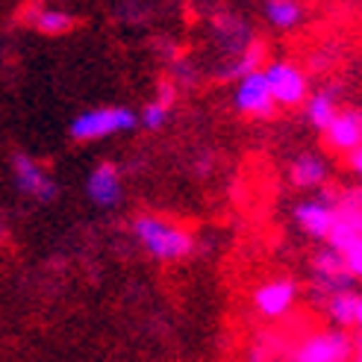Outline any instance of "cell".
Segmentation results:
<instances>
[{
  "mask_svg": "<svg viewBox=\"0 0 362 362\" xmlns=\"http://www.w3.org/2000/svg\"><path fill=\"white\" fill-rule=\"evenodd\" d=\"M133 236L159 262H180L194 250L192 233L159 215H139L133 221Z\"/></svg>",
  "mask_w": 362,
  "mask_h": 362,
  "instance_id": "7a4b0ae2",
  "label": "cell"
},
{
  "mask_svg": "<svg viewBox=\"0 0 362 362\" xmlns=\"http://www.w3.org/2000/svg\"><path fill=\"white\" fill-rule=\"evenodd\" d=\"M86 194L88 201L100 209H112L124 201V180H121V171L112 165V162H100L88 171L86 177Z\"/></svg>",
  "mask_w": 362,
  "mask_h": 362,
  "instance_id": "30bf717a",
  "label": "cell"
},
{
  "mask_svg": "<svg viewBox=\"0 0 362 362\" xmlns=\"http://www.w3.org/2000/svg\"><path fill=\"white\" fill-rule=\"evenodd\" d=\"M74 21L77 18L71 12H65V9H59V6H45V9H39L33 15V27L42 35H65V33H71Z\"/></svg>",
  "mask_w": 362,
  "mask_h": 362,
  "instance_id": "e0dca14e",
  "label": "cell"
},
{
  "mask_svg": "<svg viewBox=\"0 0 362 362\" xmlns=\"http://www.w3.org/2000/svg\"><path fill=\"white\" fill-rule=\"evenodd\" d=\"M262 74H265V83H268V92H271L274 106L295 110V106H300L306 98H310V77H306V71L298 68L295 62L277 59V62L265 65Z\"/></svg>",
  "mask_w": 362,
  "mask_h": 362,
  "instance_id": "5b68a950",
  "label": "cell"
},
{
  "mask_svg": "<svg viewBox=\"0 0 362 362\" xmlns=\"http://www.w3.org/2000/svg\"><path fill=\"white\" fill-rule=\"evenodd\" d=\"M345 159H348V168H351L354 174H359V171H362V148H356V151L345 153Z\"/></svg>",
  "mask_w": 362,
  "mask_h": 362,
  "instance_id": "d6986e66",
  "label": "cell"
},
{
  "mask_svg": "<svg viewBox=\"0 0 362 362\" xmlns=\"http://www.w3.org/2000/svg\"><path fill=\"white\" fill-rule=\"evenodd\" d=\"M136 127H139V115L130 106H95V110L80 112L68 124V136L80 144H92V141L130 133Z\"/></svg>",
  "mask_w": 362,
  "mask_h": 362,
  "instance_id": "3957f363",
  "label": "cell"
},
{
  "mask_svg": "<svg viewBox=\"0 0 362 362\" xmlns=\"http://www.w3.org/2000/svg\"><path fill=\"white\" fill-rule=\"evenodd\" d=\"M303 106H306V121H310L318 133H324V127H327L333 121V115L339 112V98H336L333 88H321V92H310Z\"/></svg>",
  "mask_w": 362,
  "mask_h": 362,
  "instance_id": "2e32d148",
  "label": "cell"
},
{
  "mask_svg": "<svg viewBox=\"0 0 362 362\" xmlns=\"http://www.w3.org/2000/svg\"><path fill=\"white\" fill-rule=\"evenodd\" d=\"M262 9H265V21L283 33L298 30L306 18V9L300 0H265Z\"/></svg>",
  "mask_w": 362,
  "mask_h": 362,
  "instance_id": "9a60e30c",
  "label": "cell"
},
{
  "mask_svg": "<svg viewBox=\"0 0 362 362\" xmlns=\"http://www.w3.org/2000/svg\"><path fill=\"white\" fill-rule=\"evenodd\" d=\"M12 177H15L18 192L33 197V201L50 204L53 197H57V192H59L53 174L42 165L39 159H33L27 153H15V159H12Z\"/></svg>",
  "mask_w": 362,
  "mask_h": 362,
  "instance_id": "ba28073f",
  "label": "cell"
},
{
  "mask_svg": "<svg viewBox=\"0 0 362 362\" xmlns=\"http://www.w3.org/2000/svg\"><path fill=\"white\" fill-rule=\"evenodd\" d=\"M324 313H327L330 324L336 330H345V333H354L359 330L362 324V295L356 288H341V292L324 298Z\"/></svg>",
  "mask_w": 362,
  "mask_h": 362,
  "instance_id": "4fadbf2b",
  "label": "cell"
},
{
  "mask_svg": "<svg viewBox=\"0 0 362 362\" xmlns=\"http://www.w3.org/2000/svg\"><path fill=\"white\" fill-rule=\"evenodd\" d=\"M324 247H330L336 257L341 259L345 271L359 280L362 274V206H359V189L345 192L336 197V215L333 227L324 239Z\"/></svg>",
  "mask_w": 362,
  "mask_h": 362,
  "instance_id": "6da1fadb",
  "label": "cell"
},
{
  "mask_svg": "<svg viewBox=\"0 0 362 362\" xmlns=\"http://www.w3.org/2000/svg\"><path fill=\"white\" fill-rule=\"evenodd\" d=\"M171 118V92H162L156 100L144 106V112L139 115V124H144L148 130H159L162 124H168Z\"/></svg>",
  "mask_w": 362,
  "mask_h": 362,
  "instance_id": "ac0fdd59",
  "label": "cell"
},
{
  "mask_svg": "<svg viewBox=\"0 0 362 362\" xmlns=\"http://www.w3.org/2000/svg\"><path fill=\"white\" fill-rule=\"evenodd\" d=\"M327 177H330V168H327V162H324V156H318V153H300L292 162V168H288V180L303 192L321 189L327 183Z\"/></svg>",
  "mask_w": 362,
  "mask_h": 362,
  "instance_id": "5bb4252c",
  "label": "cell"
},
{
  "mask_svg": "<svg viewBox=\"0 0 362 362\" xmlns=\"http://www.w3.org/2000/svg\"><path fill=\"white\" fill-rule=\"evenodd\" d=\"M333 215H336V197H330V194L306 197V201L295 204V209H292V218H295L298 230L321 245L333 227Z\"/></svg>",
  "mask_w": 362,
  "mask_h": 362,
  "instance_id": "9c48e42d",
  "label": "cell"
},
{
  "mask_svg": "<svg viewBox=\"0 0 362 362\" xmlns=\"http://www.w3.org/2000/svg\"><path fill=\"white\" fill-rule=\"evenodd\" d=\"M233 106L247 118H268L277 110L274 100H271L262 68H250L245 74H239L236 88H233Z\"/></svg>",
  "mask_w": 362,
  "mask_h": 362,
  "instance_id": "52a82bcc",
  "label": "cell"
},
{
  "mask_svg": "<svg viewBox=\"0 0 362 362\" xmlns=\"http://www.w3.org/2000/svg\"><path fill=\"white\" fill-rule=\"evenodd\" d=\"M300 298V286L292 277H271L262 280L250 295V303L257 315L268 318V321H283L286 315H292V310L298 306Z\"/></svg>",
  "mask_w": 362,
  "mask_h": 362,
  "instance_id": "8992f818",
  "label": "cell"
},
{
  "mask_svg": "<svg viewBox=\"0 0 362 362\" xmlns=\"http://www.w3.org/2000/svg\"><path fill=\"white\" fill-rule=\"evenodd\" d=\"M324 139L333 151L339 153H351L362 148V115L359 110H339L333 121L324 127Z\"/></svg>",
  "mask_w": 362,
  "mask_h": 362,
  "instance_id": "7c38bea8",
  "label": "cell"
},
{
  "mask_svg": "<svg viewBox=\"0 0 362 362\" xmlns=\"http://www.w3.org/2000/svg\"><path fill=\"white\" fill-rule=\"evenodd\" d=\"M313 283H315L318 298L324 300V298L341 292V288H354L356 280L348 274L345 265H341V259L330 247H321L315 253V259H313Z\"/></svg>",
  "mask_w": 362,
  "mask_h": 362,
  "instance_id": "8fae6325",
  "label": "cell"
},
{
  "mask_svg": "<svg viewBox=\"0 0 362 362\" xmlns=\"http://www.w3.org/2000/svg\"><path fill=\"white\" fill-rule=\"evenodd\" d=\"M359 354L356 341L345 330H315L306 333L288 354V362H351Z\"/></svg>",
  "mask_w": 362,
  "mask_h": 362,
  "instance_id": "277c9868",
  "label": "cell"
}]
</instances>
